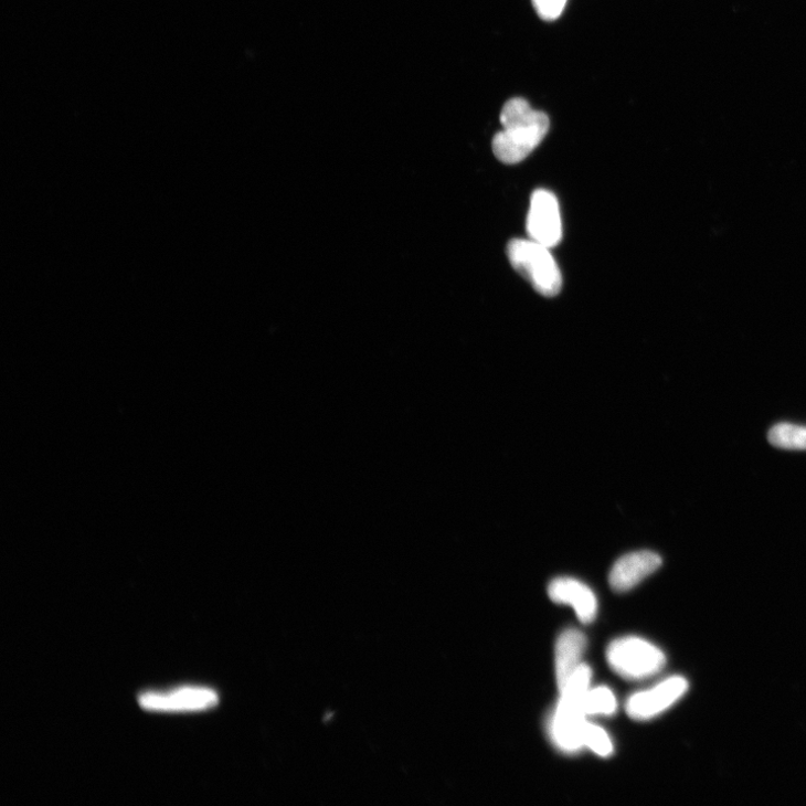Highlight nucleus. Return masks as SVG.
<instances>
[{
    "label": "nucleus",
    "instance_id": "3",
    "mask_svg": "<svg viewBox=\"0 0 806 806\" xmlns=\"http://www.w3.org/2000/svg\"><path fill=\"white\" fill-rule=\"evenodd\" d=\"M549 251L531 238H515L509 242L507 254L512 267L539 294L553 297L561 290L562 276Z\"/></svg>",
    "mask_w": 806,
    "mask_h": 806
},
{
    "label": "nucleus",
    "instance_id": "8",
    "mask_svg": "<svg viewBox=\"0 0 806 806\" xmlns=\"http://www.w3.org/2000/svg\"><path fill=\"white\" fill-rule=\"evenodd\" d=\"M661 566L662 559L654 551L625 554L615 562L609 574V584L615 592H627L656 573Z\"/></svg>",
    "mask_w": 806,
    "mask_h": 806
},
{
    "label": "nucleus",
    "instance_id": "1",
    "mask_svg": "<svg viewBox=\"0 0 806 806\" xmlns=\"http://www.w3.org/2000/svg\"><path fill=\"white\" fill-rule=\"evenodd\" d=\"M503 130L494 139V151L505 165H518L544 139L549 117L531 108L522 98L509 100L500 117Z\"/></svg>",
    "mask_w": 806,
    "mask_h": 806
},
{
    "label": "nucleus",
    "instance_id": "7",
    "mask_svg": "<svg viewBox=\"0 0 806 806\" xmlns=\"http://www.w3.org/2000/svg\"><path fill=\"white\" fill-rule=\"evenodd\" d=\"M688 689L683 677L669 678L650 690L633 694L626 703V712L635 720L653 719L676 704Z\"/></svg>",
    "mask_w": 806,
    "mask_h": 806
},
{
    "label": "nucleus",
    "instance_id": "2",
    "mask_svg": "<svg viewBox=\"0 0 806 806\" xmlns=\"http://www.w3.org/2000/svg\"><path fill=\"white\" fill-rule=\"evenodd\" d=\"M592 670L582 665L561 692L550 722L553 744L563 753L574 754L584 747L586 713L584 699L590 690Z\"/></svg>",
    "mask_w": 806,
    "mask_h": 806
},
{
    "label": "nucleus",
    "instance_id": "6",
    "mask_svg": "<svg viewBox=\"0 0 806 806\" xmlns=\"http://www.w3.org/2000/svg\"><path fill=\"white\" fill-rule=\"evenodd\" d=\"M138 702L149 711L192 712L214 708L219 696L208 688L185 687L171 692H145L139 696Z\"/></svg>",
    "mask_w": 806,
    "mask_h": 806
},
{
    "label": "nucleus",
    "instance_id": "9",
    "mask_svg": "<svg viewBox=\"0 0 806 806\" xmlns=\"http://www.w3.org/2000/svg\"><path fill=\"white\" fill-rule=\"evenodd\" d=\"M548 593L554 603L573 606L583 623L590 624L595 619L597 600L585 584L574 579H556L549 585Z\"/></svg>",
    "mask_w": 806,
    "mask_h": 806
},
{
    "label": "nucleus",
    "instance_id": "4",
    "mask_svg": "<svg viewBox=\"0 0 806 806\" xmlns=\"http://www.w3.org/2000/svg\"><path fill=\"white\" fill-rule=\"evenodd\" d=\"M609 667L626 680H643L658 675L667 664L665 654L648 640L623 637L607 649Z\"/></svg>",
    "mask_w": 806,
    "mask_h": 806
},
{
    "label": "nucleus",
    "instance_id": "5",
    "mask_svg": "<svg viewBox=\"0 0 806 806\" xmlns=\"http://www.w3.org/2000/svg\"><path fill=\"white\" fill-rule=\"evenodd\" d=\"M527 231L531 240L549 250L559 245L562 238V223L554 194L547 190H537L532 194Z\"/></svg>",
    "mask_w": 806,
    "mask_h": 806
},
{
    "label": "nucleus",
    "instance_id": "13",
    "mask_svg": "<svg viewBox=\"0 0 806 806\" xmlns=\"http://www.w3.org/2000/svg\"><path fill=\"white\" fill-rule=\"evenodd\" d=\"M584 746L601 757H608L613 753V744L607 733L598 725L586 723L583 738Z\"/></svg>",
    "mask_w": 806,
    "mask_h": 806
},
{
    "label": "nucleus",
    "instance_id": "14",
    "mask_svg": "<svg viewBox=\"0 0 806 806\" xmlns=\"http://www.w3.org/2000/svg\"><path fill=\"white\" fill-rule=\"evenodd\" d=\"M537 14L544 21H555L566 8L568 0H532Z\"/></svg>",
    "mask_w": 806,
    "mask_h": 806
},
{
    "label": "nucleus",
    "instance_id": "12",
    "mask_svg": "<svg viewBox=\"0 0 806 806\" xmlns=\"http://www.w3.org/2000/svg\"><path fill=\"white\" fill-rule=\"evenodd\" d=\"M616 708V698L612 690L606 687L588 690L585 696L584 710L586 715H611L615 713Z\"/></svg>",
    "mask_w": 806,
    "mask_h": 806
},
{
    "label": "nucleus",
    "instance_id": "11",
    "mask_svg": "<svg viewBox=\"0 0 806 806\" xmlns=\"http://www.w3.org/2000/svg\"><path fill=\"white\" fill-rule=\"evenodd\" d=\"M768 441L782 449L806 450V426L778 424L770 431Z\"/></svg>",
    "mask_w": 806,
    "mask_h": 806
},
{
    "label": "nucleus",
    "instance_id": "10",
    "mask_svg": "<svg viewBox=\"0 0 806 806\" xmlns=\"http://www.w3.org/2000/svg\"><path fill=\"white\" fill-rule=\"evenodd\" d=\"M586 645V636L579 629H568L558 638L555 647V675L560 691L566 687L570 679L582 666L581 661Z\"/></svg>",
    "mask_w": 806,
    "mask_h": 806
}]
</instances>
